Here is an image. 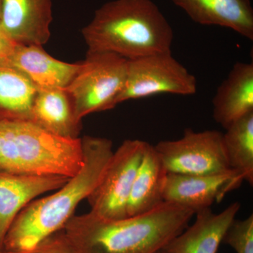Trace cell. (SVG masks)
<instances>
[{"instance_id": "obj_18", "label": "cell", "mask_w": 253, "mask_h": 253, "mask_svg": "<svg viewBox=\"0 0 253 253\" xmlns=\"http://www.w3.org/2000/svg\"><path fill=\"white\" fill-rule=\"evenodd\" d=\"M37 90L22 73L6 65H0V121H31Z\"/></svg>"}, {"instance_id": "obj_16", "label": "cell", "mask_w": 253, "mask_h": 253, "mask_svg": "<svg viewBox=\"0 0 253 253\" xmlns=\"http://www.w3.org/2000/svg\"><path fill=\"white\" fill-rule=\"evenodd\" d=\"M31 122L55 135L78 139L82 122L78 121L72 99L66 89L37 90Z\"/></svg>"}, {"instance_id": "obj_5", "label": "cell", "mask_w": 253, "mask_h": 253, "mask_svg": "<svg viewBox=\"0 0 253 253\" xmlns=\"http://www.w3.org/2000/svg\"><path fill=\"white\" fill-rule=\"evenodd\" d=\"M128 60L106 52H88L66 88L80 122L91 113L116 107L126 76Z\"/></svg>"}, {"instance_id": "obj_13", "label": "cell", "mask_w": 253, "mask_h": 253, "mask_svg": "<svg viewBox=\"0 0 253 253\" xmlns=\"http://www.w3.org/2000/svg\"><path fill=\"white\" fill-rule=\"evenodd\" d=\"M241 209L233 203L219 213L211 208L195 213L196 220L163 249L167 253H217L226 231Z\"/></svg>"}, {"instance_id": "obj_21", "label": "cell", "mask_w": 253, "mask_h": 253, "mask_svg": "<svg viewBox=\"0 0 253 253\" xmlns=\"http://www.w3.org/2000/svg\"><path fill=\"white\" fill-rule=\"evenodd\" d=\"M1 253H76L65 235L63 230L58 231L42 241L33 249L19 252Z\"/></svg>"}, {"instance_id": "obj_14", "label": "cell", "mask_w": 253, "mask_h": 253, "mask_svg": "<svg viewBox=\"0 0 253 253\" xmlns=\"http://www.w3.org/2000/svg\"><path fill=\"white\" fill-rule=\"evenodd\" d=\"M194 22L229 28L253 40V9L251 0H172Z\"/></svg>"}, {"instance_id": "obj_4", "label": "cell", "mask_w": 253, "mask_h": 253, "mask_svg": "<svg viewBox=\"0 0 253 253\" xmlns=\"http://www.w3.org/2000/svg\"><path fill=\"white\" fill-rule=\"evenodd\" d=\"M83 164L81 139H68L30 121H0V172L72 177Z\"/></svg>"}, {"instance_id": "obj_3", "label": "cell", "mask_w": 253, "mask_h": 253, "mask_svg": "<svg viewBox=\"0 0 253 253\" xmlns=\"http://www.w3.org/2000/svg\"><path fill=\"white\" fill-rule=\"evenodd\" d=\"M88 52L134 60L171 52L172 28L151 0H113L95 11L82 30Z\"/></svg>"}, {"instance_id": "obj_8", "label": "cell", "mask_w": 253, "mask_h": 253, "mask_svg": "<svg viewBox=\"0 0 253 253\" xmlns=\"http://www.w3.org/2000/svg\"><path fill=\"white\" fill-rule=\"evenodd\" d=\"M147 144L139 139H127L113 152L101 182L87 198L91 212L108 219L127 217L131 187Z\"/></svg>"}, {"instance_id": "obj_6", "label": "cell", "mask_w": 253, "mask_h": 253, "mask_svg": "<svg viewBox=\"0 0 253 253\" xmlns=\"http://www.w3.org/2000/svg\"><path fill=\"white\" fill-rule=\"evenodd\" d=\"M154 146L168 173L211 175L232 170L220 131L186 129L180 139Z\"/></svg>"}, {"instance_id": "obj_20", "label": "cell", "mask_w": 253, "mask_h": 253, "mask_svg": "<svg viewBox=\"0 0 253 253\" xmlns=\"http://www.w3.org/2000/svg\"><path fill=\"white\" fill-rule=\"evenodd\" d=\"M222 243L229 245L236 253H253V214L242 220L234 219Z\"/></svg>"}, {"instance_id": "obj_15", "label": "cell", "mask_w": 253, "mask_h": 253, "mask_svg": "<svg viewBox=\"0 0 253 253\" xmlns=\"http://www.w3.org/2000/svg\"><path fill=\"white\" fill-rule=\"evenodd\" d=\"M213 118L226 129L253 112V64L238 62L218 87L212 100Z\"/></svg>"}, {"instance_id": "obj_12", "label": "cell", "mask_w": 253, "mask_h": 253, "mask_svg": "<svg viewBox=\"0 0 253 253\" xmlns=\"http://www.w3.org/2000/svg\"><path fill=\"white\" fill-rule=\"evenodd\" d=\"M4 65L22 73L40 90L66 89L79 71L81 62L59 61L41 46L15 44Z\"/></svg>"}, {"instance_id": "obj_11", "label": "cell", "mask_w": 253, "mask_h": 253, "mask_svg": "<svg viewBox=\"0 0 253 253\" xmlns=\"http://www.w3.org/2000/svg\"><path fill=\"white\" fill-rule=\"evenodd\" d=\"M68 179L0 172V249L10 226L23 208L38 196L59 189Z\"/></svg>"}, {"instance_id": "obj_22", "label": "cell", "mask_w": 253, "mask_h": 253, "mask_svg": "<svg viewBox=\"0 0 253 253\" xmlns=\"http://www.w3.org/2000/svg\"><path fill=\"white\" fill-rule=\"evenodd\" d=\"M14 46V43L10 41L0 27V65L5 64Z\"/></svg>"}, {"instance_id": "obj_7", "label": "cell", "mask_w": 253, "mask_h": 253, "mask_svg": "<svg viewBox=\"0 0 253 253\" xmlns=\"http://www.w3.org/2000/svg\"><path fill=\"white\" fill-rule=\"evenodd\" d=\"M196 89V78L172 52L158 53L128 60L126 83L115 104L159 94L187 96Z\"/></svg>"}, {"instance_id": "obj_9", "label": "cell", "mask_w": 253, "mask_h": 253, "mask_svg": "<svg viewBox=\"0 0 253 253\" xmlns=\"http://www.w3.org/2000/svg\"><path fill=\"white\" fill-rule=\"evenodd\" d=\"M244 178L234 169L211 175L168 173L163 186V201L191 210L195 213L220 203L226 195L237 189Z\"/></svg>"}, {"instance_id": "obj_24", "label": "cell", "mask_w": 253, "mask_h": 253, "mask_svg": "<svg viewBox=\"0 0 253 253\" xmlns=\"http://www.w3.org/2000/svg\"><path fill=\"white\" fill-rule=\"evenodd\" d=\"M1 249H0V253H1Z\"/></svg>"}, {"instance_id": "obj_19", "label": "cell", "mask_w": 253, "mask_h": 253, "mask_svg": "<svg viewBox=\"0 0 253 253\" xmlns=\"http://www.w3.org/2000/svg\"><path fill=\"white\" fill-rule=\"evenodd\" d=\"M231 169L253 185V112L231 124L223 134Z\"/></svg>"}, {"instance_id": "obj_2", "label": "cell", "mask_w": 253, "mask_h": 253, "mask_svg": "<svg viewBox=\"0 0 253 253\" xmlns=\"http://www.w3.org/2000/svg\"><path fill=\"white\" fill-rule=\"evenodd\" d=\"M81 141L80 170L52 194L35 199L23 208L6 233L1 251H28L63 230L78 205L99 185L114 152L112 141L91 136H84Z\"/></svg>"}, {"instance_id": "obj_10", "label": "cell", "mask_w": 253, "mask_h": 253, "mask_svg": "<svg viewBox=\"0 0 253 253\" xmlns=\"http://www.w3.org/2000/svg\"><path fill=\"white\" fill-rule=\"evenodd\" d=\"M52 20V0H0V27L15 44L43 46Z\"/></svg>"}, {"instance_id": "obj_1", "label": "cell", "mask_w": 253, "mask_h": 253, "mask_svg": "<svg viewBox=\"0 0 253 253\" xmlns=\"http://www.w3.org/2000/svg\"><path fill=\"white\" fill-rule=\"evenodd\" d=\"M191 210L164 201L149 212L120 219L89 211L63 228L76 253H158L189 226Z\"/></svg>"}, {"instance_id": "obj_17", "label": "cell", "mask_w": 253, "mask_h": 253, "mask_svg": "<svg viewBox=\"0 0 253 253\" xmlns=\"http://www.w3.org/2000/svg\"><path fill=\"white\" fill-rule=\"evenodd\" d=\"M167 174L154 146L148 143L131 187L127 217L149 212L164 202L163 191Z\"/></svg>"}, {"instance_id": "obj_23", "label": "cell", "mask_w": 253, "mask_h": 253, "mask_svg": "<svg viewBox=\"0 0 253 253\" xmlns=\"http://www.w3.org/2000/svg\"><path fill=\"white\" fill-rule=\"evenodd\" d=\"M158 253H166V251H163H163H160V252H158Z\"/></svg>"}]
</instances>
